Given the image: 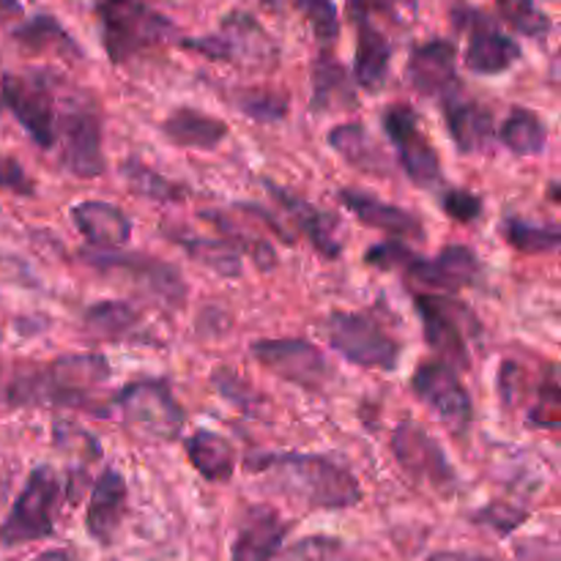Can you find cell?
<instances>
[{"label": "cell", "mask_w": 561, "mask_h": 561, "mask_svg": "<svg viewBox=\"0 0 561 561\" xmlns=\"http://www.w3.org/2000/svg\"><path fill=\"white\" fill-rule=\"evenodd\" d=\"M110 411H118L126 427L157 442H175L186 425L184 409L162 378H140L126 383L107 400V416Z\"/></svg>", "instance_id": "cell-6"}, {"label": "cell", "mask_w": 561, "mask_h": 561, "mask_svg": "<svg viewBox=\"0 0 561 561\" xmlns=\"http://www.w3.org/2000/svg\"><path fill=\"white\" fill-rule=\"evenodd\" d=\"M33 561H80L71 551L66 548H53V551H44L42 557H36Z\"/></svg>", "instance_id": "cell-48"}, {"label": "cell", "mask_w": 561, "mask_h": 561, "mask_svg": "<svg viewBox=\"0 0 561 561\" xmlns=\"http://www.w3.org/2000/svg\"><path fill=\"white\" fill-rule=\"evenodd\" d=\"M93 9L113 66L129 64L173 33V22L148 0H93Z\"/></svg>", "instance_id": "cell-3"}, {"label": "cell", "mask_w": 561, "mask_h": 561, "mask_svg": "<svg viewBox=\"0 0 561 561\" xmlns=\"http://www.w3.org/2000/svg\"><path fill=\"white\" fill-rule=\"evenodd\" d=\"M236 208H239V211H247V217L250 219H257V222L266 225L272 233H277L279 241H285V244H294V236H290V230L285 228V225L279 222L274 214H268L263 206H255V203H236Z\"/></svg>", "instance_id": "cell-45"}, {"label": "cell", "mask_w": 561, "mask_h": 561, "mask_svg": "<svg viewBox=\"0 0 561 561\" xmlns=\"http://www.w3.org/2000/svg\"><path fill=\"white\" fill-rule=\"evenodd\" d=\"M285 561H351L348 551L340 540L334 537H305V540L296 542Z\"/></svg>", "instance_id": "cell-42"}, {"label": "cell", "mask_w": 561, "mask_h": 561, "mask_svg": "<svg viewBox=\"0 0 561 561\" xmlns=\"http://www.w3.org/2000/svg\"><path fill=\"white\" fill-rule=\"evenodd\" d=\"M181 47L219 64H233L250 71H268L279 64V47L266 27L247 11H233L219 22L211 36L184 38Z\"/></svg>", "instance_id": "cell-4"}, {"label": "cell", "mask_w": 561, "mask_h": 561, "mask_svg": "<svg viewBox=\"0 0 561 561\" xmlns=\"http://www.w3.org/2000/svg\"><path fill=\"white\" fill-rule=\"evenodd\" d=\"M460 31H466V66L480 77H496L513 69L520 60V47L513 36L502 31L485 11L463 9L455 14Z\"/></svg>", "instance_id": "cell-16"}, {"label": "cell", "mask_w": 561, "mask_h": 561, "mask_svg": "<svg viewBox=\"0 0 561 561\" xmlns=\"http://www.w3.org/2000/svg\"><path fill=\"white\" fill-rule=\"evenodd\" d=\"M499 140L518 157H537L548 146V126L535 110L513 107L499 129Z\"/></svg>", "instance_id": "cell-33"}, {"label": "cell", "mask_w": 561, "mask_h": 561, "mask_svg": "<svg viewBox=\"0 0 561 561\" xmlns=\"http://www.w3.org/2000/svg\"><path fill=\"white\" fill-rule=\"evenodd\" d=\"M22 14H25V9H22L20 0H0V25L20 20Z\"/></svg>", "instance_id": "cell-47"}, {"label": "cell", "mask_w": 561, "mask_h": 561, "mask_svg": "<svg viewBox=\"0 0 561 561\" xmlns=\"http://www.w3.org/2000/svg\"><path fill=\"white\" fill-rule=\"evenodd\" d=\"M244 469L268 477L279 493L312 510H348L362 502L359 480L327 455L263 453L247 458Z\"/></svg>", "instance_id": "cell-2"}, {"label": "cell", "mask_w": 561, "mask_h": 561, "mask_svg": "<svg viewBox=\"0 0 561 561\" xmlns=\"http://www.w3.org/2000/svg\"><path fill=\"white\" fill-rule=\"evenodd\" d=\"M499 16L515 33L529 38H546L553 31V22L535 0H496Z\"/></svg>", "instance_id": "cell-37"}, {"label": "cell", "mask_w": 561, "mask_h": 561, "mask_svg": "<svg viewBox=\"0 0 561 561\" xmlns=\"http://www.w3.org/2000/svg\"><path fill=\"white\" fill-rule=\"evenodd\" d=\"M82 263L96 268L99 274L107 277H126L129 283L140 285L148 296L164 301L170 307H181L186 299V285L179 268L173 263H164L153 255L142 252H115V250H82Z\"/></svg>", "instance_id": "cell-10"}, {"label": "cell", "mask_w": 561, "mask_h": 561, "mask_svg": "<svg viewBox=\"0 0 561 561\" xmlns=\"http://www.w3.org/2000/svg\"><path fill=\"white\" fill-rule=\"evenodd\" d=\"M442 206L447 217L458 219V222H474L482 214V201L466 190H447L442 197Z\"/></svg>", "instance_id": "cell-44"}, {"label": "cell", "mask_w": 561, "mask_h": 561, "mask_svg": "<svg viewBox=\"0 0 561 561\" xmlns=\"http://www.w3.org/2000/svg\"><path fill=\"white\" fill-rule=\"evenodd\" d=\"M126 496H129V491H126L124 474L113 469V466H107L99 474L85 510V529L93 542L104 548L113 546L121 531V524H124Z\"/></svg>", "instance_id": "cell-19"}, {"label": "cell", "mask_w": 561, "mask_h": 561, "mask_svg": "<svg viewBox=\"0 0 561 561\" xmlns=\"http://www.w3.org/2000/svg\"><path fill=\"white\" fill-rule=\"evenodd\" d=\"M233 104L257 124H277L288 115V99L268 91H241L233 96Z\"/></svg>", "instance_id": "cell-38"}, {"label": "cell", "mask_w": 561, "mask_h": 561, "mask_svg": "<svg viewBox=\"0 0 561 561\" xmlns=\"http://www.w3.org/2000/svg\"><path fill=\"white\" fill-rule=\"evenodd\" d=\"M47 69L5 71L0 77V102L11 110L22 129L44 151L58 142V88Z\"/></svg>", "instance_id": "cell-5"}, {"label": "cell", "mask_w": 561, "mask_h": 561, "mask_svg": "<svg viewBox=\"0 0 561 561\" xmlns=\"http://www.w3.org/2000/svg\"><path fill=\"white\" fill-rule=\"evenodd\" d=\"M290 524L272 507L247 510L236 540L230 546V561H274L283 551Z\"/></svg>", "instance_id": "cell-21"}, {"label": "cell", "mask_w": 561, "mask_h": 561, "mask_svg": "<svg viewBox=\"0 0 561 561\" xmlns=\"http://www.w3.org/2000/svg\"><path fill=\"white\" fill-rule=\"evenodd\" d=\"M162 137L179 148H197V151H214L228 140L230 129L222 118L201 113L195 107H179L159 126Z\"/></svg>", "instance_id": "cell-26"}, {"label": "cell", "mask_w": 561, "mask_h": 561, "mask_svg": "<svg viewBox=\"0 0 561 561\" xmlns=\"http://www.w3.org/2000/svg\"><path fill=\"white\" fill-rule=\"evenodd\" d=\"M427 561H496V559L480 557V553H466V551H438Z\"/></svg>", "instance_id": "cell-46"}, {"label": "cell", "mask_w": 561, "mask_h": 561, "mask_svg": "<svg viewBox=\"0 0 561 561\" xmlns=\"http://www.w3.org/2000/svg\"><path fill=\"white\" fill-rule=\"evenodd\" d=\"M60 507V477L53 466H36L0 524V546L20 548L55 535Z\"/></svg>", "instance_id": "cell-7"}, {"label": "cell", "mask_w": 561, "mask_h": 561, "mask_svg": "<svg viewBox=\"0 0 561 561\" xmlns=\"http://www.w3.org/2000/svg\"><path fill=\"white\" fill-rule=\"evenodd\" d=\"M250 354L268 373L294 383V387L307 389V392H321L332 381V367H329L318 345H312L310 340H257V343H252Z\"/></svg>", "instance_id": "cell-14"}, {"label": "cell", "mask_w": 561, "mask_h": 561, "mask_svg": "<svg viewBox=\"0 0 561 561\" xmlns=\"http://www.w3.org/2000/svg\"><path fill=\"white\" fill-rule=\"evenodd\" d=\"M58 140L64 168L77 179H96L104 173L102 118L96 104H71L58 115Z\"/></svg>", "instance_id": "cell-15"}, {"label": "cell", "mask_w": 561, "mask_h": 561, "mask_svg": "<svg viewBox=\"0 0 561 561\" xmlns=\"http://www.w3.org/2000/svg\"><path fill=\"white\" fill-rule=\"evenodd\" d=\"M340 107H356L354 82L345 66L337 64L327 49L312 64V113H329Z\"/></svg>", "instance_id": "cell-28"}, {"label": "cell", "mask_w": 561, "mask_h": 561, "mask_svg": "<svg viewBox=\"0 0 561 561\" xmlns=\"http://www.w3.org/2000/svg\"><path fill=\"white\" fill-rule=\"evenodd\" d=\"M458 47L449 38H431V42L414 47L409 58V82L425 96H438L449 93L453 88L460 85L458 71Z\"/></svg>", "instance_id": "cell-22"}, {"label": "cell", "mask_w": 561, "mask_h": 561, "mask_svg": "<svg viewBox=\"0 0 561 561\" xmlns=\"http://www.w3.org/2000/svg\"><path fill=\"white\" fill-rule=\"evenodd\" d=\"M0 190L11 192V195L31 197L36 195V181L25 173V168L14 157L0 153Z\"/></svg>", "instance_id": "cell-43"}, {"label": "cell", "mask_w": 561, "mask_h": 561, "mask_svg": "<svg viewBox=\"0 0 561 561\" xmlns=\"http://www.w3.org/2000/svg\"><path fill=\"white\" fill-rule=\"evenodd\" d=\"M85 329L96 340H131L142 327V318L137 307L129 301H96L85 310Z\"/></svg>", "instance_id": "cell-32"}, {"label": "cell", "mask_w": 561, "mask_h": 561, "mask_svg": "<svg viewBox=\"0 0 561 561\" xmlns=\"http://www.w3.org/2000/svg\"><path fill=\"white\" fill-rule=\"evenodd\" d=\"M559 411H561V392L557 381V367H548L546 378L537 387V403L529 411V425L535 427H548V431H557L559 427Z\"/></svg>", "instance_id": "cell-39"}, {"label": "cell", "mask_w": 561, "mask_h": 561, "mask_svg": "<svg viewBox=\"0 0 561 561\" xmlns=\"http://www.w3.org/2000/svg\"><path fill=\"white\" fill-rule=\"evenodd\" d=\"M504 236L520 255H553L561 244V230L557 225H531L518 217H510L504 222Z\"/></svg>", "instance_id": "cell-35"}, {"label": "cell", "mask_w": 561, "mask_h": 561, "mask_svg": "<svg viewBox=\"0 0 561 561\" xmlns=\"http://www.w3.org/2000/svg\"><path fill=\"white\" fill-rule=\"evenodd\" d=\"M121 175H124L126 184H129V190L135 192V195L148 197V201L181 203L190 195V190H186L184 184H175V181L164 179V175H159L153 168L137 162V159H129L126 164H121Z\"/></svg>", "instance_id": "cell-34"}, {"label": "cell", "mask_w": 561, "mask_h": 561, "mask_svg": "<svg viewBox=\"0 0 561 561\" xmlns=\"http://www.w3.org/2000/svg\"><path fill=\"white\" fill-rule=\"evenodd\" d=\"M356 22V58L354 77L356 85L365 91L378 93L389 77V64H392V38L376 25L370 11H351Z\"/></svg>", "instance_id": "cell-23"}, {"label": "cell", "mask_w": 561, "mask_h": 561, "mask_svg": "<svg viewBox=\"0 0 561 561\" xmlns=\"http://www.w3.org/2000/svg\"><path fill=\"white\" fill-rule=\"evenodd\" d=\"M444 121L460 153H477L491 146L493 140V113L482 102L471 99L463 85L453 88L442 96Z\"/></svg>", "instance_id": "cell-18"}, {"label": "cell", "mask_w": 561, "mask_h": 561, "mask_svg": "<svg viewBox=\"0 0 561 561\" xmlns=\"http://www.w3.org/2000/svg\"><path fill=\"white\" fill-rule=\"evenodd\" d=\"M11 38L31 55H58V58L69 60L82 58V49L77 47L75 38L49 14H36L27 22H22L20 27L11 31Z\"/></svg>", "instance_id": "cell-29"}, {"label": "cell", "mask_w": 561, "mask_h": 561, "mask_svg": "<svg viewBox=\"0 0 561 561\" xmlns=\"http://www.w3.org/2000/svg\"><path fill=\"white\" fill-rule=\"evenodd\" d=\"M0 107H3V102H0Z\"/></svg>", "instance_id": "cell-49"}, {"label": "cell", "mask_w": 561, "mask_h": 561, "mask_svg": "<svg viewBox=\"0 0 561 561\" xmlns=\"http://www.w3.org/2000/svg\"><path fill=\"white\" fill-rule=\"evenodd\" d=\"M403 274L414 279V283L455 294V290L471 288V285L480 283L482 266L480 257H477V252L471 247L453 244L444 247L436 257H422L414 252L411 261L405 263Z\"/></svg>", "instance_id": "cell-17"}, {"label": "cell", "mask_w": 561, "mask_h": 561, "mask_svg": "<svg viewBox=\"0 0 561 561\" xmlns=\"http://www.w3.org/2000/svg\"><path fill=\"white\" fill-rule=\"evenodd\" d=\"M296 9L310 22L318 42L334 44V38L340 36V11L334 0H296Z\"/></svg>", "instance_id": "cell-40"}, {"label": "cell", "mask_w": 561, "mask_h": 561, "mask_svg": "<svg viewBox=\"0 0 561 561\" xmlns=\"http://www.w3.org/2000/svg\"><path fill=\"white\" fill-rule=\"evenodd\" d=\"M71 222L96 250H118L131 239V219L115 203L82 201L71 206Z\"/></svg>", "instance_id": "cell-25"}, {"label": "cell", "mask_w": 561, "mask_h": 561, "mask_svg": "<svg viewBox=\"0 0 561 561\" xmlns=\"http://www.w3.org/2000/svg\"><path fill=\"white\" fill-rule=\"evenodd\" d=\"M203 219L217 225L219 236H222L230 247H236L239 252H247L261 272H272V268L277 266V252H274V247L268 244L266 239H261V236H250L247 230L236 228V225L219 211H203Z\"/></svg>", "instance_id": "cell-36"}, {"label": "cell", "mask_w": 561, "mask_h": 561, "mask_svg": "<svg viewBox=\"0 0 561 561\" xmlns=\"http://www.w3.org/2000/svg\"><path fill=\"white\" fill-rule=\"evenodd\" d=\"M186 458H190L192 469L208 482H228L236 471V449L222 433L217 431H201L192 433L184 444Z\"/></svg>", "instance_id": "cell-27"}, {"label": "cell", "mask_w": 561, "mask_h": 561, "mask_svg": "<svg viewBox=\"0 0 561 561\" xmlns=\"http://www.w3.org/2000/svg\"><path fill=\"white\" fill-rule=\"evenodd\" d=\"M526 518H529V510L526 507H518V504L510 502H491L488 507H482L480 513L474 515V524L488 526V529L496 531V535L507 537L513 535L518 526H524Z\"/></svg>", "instance_id": "cell-41"}, {"label": "cell", "mask_w": 561, "mask_h": 561, "mask_svg": "<svg viewBox=\"0 0 561 561\" xmlns=\"http://www.w3.org/2000/svg\"><path fill=\"white\" fill-rule=\"evenodd\" d=\"M168 236L173 244H179L181 250L192 257V261L211 268L219 277L239 279L241 272H244L241 252L236 250V247H230L222 236H219V239H206V236H192L184 233V230H170Z\"/></svg>", "instance_id": "cell-30"}, {"label": "cell", "mask_w": 561, "mask_h": 561, "mask_svg": "<svg viewBox=\"0 0 561 561\" xmlns=\"http://www.w3.org/2000/svg\"><path fill=\"white\" fill-rule=\"evenodd\" d=\"M110 362L102 354H66L53 362H3L0 409H82L107 416L102 400Z\"/></svg>", "instance_id": "cell-1"}, {"label": "cell", "mask_w": 561, "mask_h": 561, "mask_svg": "<svg viewBox=\"0 0 561 561\" xmlns=\"http://www.w3.org/2000/svg\"><path fill=\"white\" fill-rule=\"evenodd\" d=\"M411 392L427 405L453 433L463 436L474 422V403L458 376V367L444 359L420 362L411 376Z\"/></svg>", "instance_id": "cell-12"}, {"label": "cell", "mask_w": 561, "mask_h": 561, "mask_svg": "<svg viewBox=\"0 0 561 561\" xmlns=\"http://www.w3.org/2000/svg\"><path fill=\"white\" fill-rule=\"evenodd\" d=\"M337 201L367 228L398 236V239H425V228H422L420 217L414 211H405V208L392 206V203L378 201L370 192L351 190L348 186V190L337 192Z\"/></svg>", "instance_id": "cell-24"}, {"label": "cell", "mask_w": 561, "mask_h": 561, "mask_svg": "<svg viewBox=\"0 0 561 561\" xmlns=\"http://www.w3.org/2000/svg\"><path fill=\"white\" fill-rule=\"evenodd\" d=\"M266 190L272 192L274 201L285 208L290 219H294L296 228L305 233V239L316 247V252H321L323 257L334 261V257L343 255V241H340V222L334 214L321 211L318 206H312L310 201L299 197L296 192L277 186L274 181H263Z\"/></svg>", "instance_id": "cell-20"}, {"label": "cell", "mask_w": 561, "mask_h": 561, "mask_svg": "<svg viewBox=\"0 0 561 561\" xmlns=\"http://www.w3.org/2000/svg\"><path fill=\"white\" fill-rule=\"evenodd\" d=\"M416 316L422 321L425 343L436 351L438 359L466 370L471 365L469 337L480 332L474 312L463 301L447 294H420L416 296Z\"/></svg>", "instance_id": "cell-9"}, {"label": "cell", "mask_w": 561, "mask_h": 561, "mask_svg": "<svg viewBox=\"0 0 561 561\" xmlns=\"http://www.w3.org/2000/svg\"><path fill=\"white\" fill-rule=\"evenodd\" d=\"M318 329L327 343L351 365L387 373L398 370L403 348L387 329L378 327L365 312H332L323 318Z\"/></svg>", "instance_id": "cell-8"}, {"label": "cell", "mask_w": 561, "mask_h": 561, "mask_svg": "<svg viewBox=\"0 0 561 561\" xmlns=\"http://www.w3.org/2000/svg\"><path fill=\"white\" fill-rule=\"evenodd\" d=\"M392 453L400 469L420 485L449 496L458 488V474L444 455L442 444L414 422H400L392 433Z\"/></svg>", "instance_id": "cell-13"}, {"label": "cell", "mask_w": 561, "mask_h": 561, "mask_svg": "<svg viewBox=\"0 0 561 561\" xmlns=\"http://www.w3.org/2000/svg\"><path fill=\"white\" fill-rule=\"evenodd\" d=\"M381 126L411 184H416L420 190H436L442 184V159H438L431 137L422 129L416 110L409 104H394V107L383 110Z\"/></svg>", "instance_id": "cell-11"}, {"label": "cell", "mask_w": 561, "mask_h": 561, "mask_svg": "<svg viewBox=\"0 0 561 561\" xmlns=\"http://www.w3.org/2000/svg\"><path fill=\"white\" fill-rule=\"evenodd\" d=\"M329 146L340 153L348 164L365 170V173L383 175L389 173V159L383 157L381 148L373 142L362 124H340L329 131Z\"/></svg>", "instance_id": "cell-31"}]
</instances>
